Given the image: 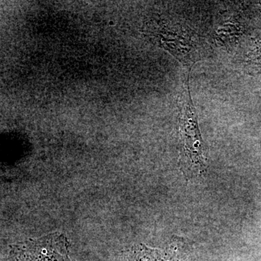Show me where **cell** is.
<instances>
[{
  "instance_id": "cell-1",
  "label": "cell",
  "mask_w": 261,
  "mask_h": 261,
  "mask_svg": "<svg viewBox=\"0 0 261 261\" xmlns=\"http://www.w3.org/2000/svg\"><path fill=\"white\" fill-rule=\"evenodd\" d=\"M182 108L179 120L181 142V165L187 174L198 176L205 172L207 152L201 137L197 114L190 93L189 80L182 93Z\"/></svg>"
},
{
  "instance_id": "cell-2",
  "label": "cell",
  "mask_w": 261,
  "mask_h": 261,
  "mask_svg": "<svg viewBox=\"0 0 261 261\" xmlns=\"http://www.w3.org/2000/svg\"><path fill=\"white\" fill-rule=\"evenodd\" d=\"M70 243L64 233H49L37 240H28L14 245L11 261H68Z\"/></svg>"
},
{
  "instance_id": "cell-3",
  "label": "cell",
  "mask_w": 261,
  "mask_h": 261,
  "mask_svg": "<svg viewBox=\"0 0 261 261\" xmlns=\"http://www.w3.org/2000/svg\"><path fill=\"white\" fill-rule=\"evenodd\" d=\"M146 33L185 65H192L201 58L197 44L181 29L150 22Z\"/></svg>"
},
{
  "instance_id": "cell-4",
  "label": "cell",
  "mask_w": 261,
  "mask_h": 261,
  "mask_svg": "<svg viewBox=\"0 0 261 261\" xmlns=\"http://www.w3.org/2000/svg\"><path fill=\"white\" fill-rule=\"evenodd\" d=\"M158 252L145 247H137L125 255L123 261H156Z\"/></svg>"
},
{
  "instance_id": "cell-5",
  "label": "cell",
  "mask_w": 261,
  "mask_h": 261,
  "mask_svg": "<svg viewBox=\"0 0 261 261\" xmlns=\"http://www.w3.org/2000/svg\"><path fill=\"white\" fill-rule=\"evenodd\" d=\"M166 260H164L163 261H184L183 260H178V258L177 257H168V258H166ZM156 261H163L162 260V255H161V254L158 253V257H157V260Z\"/></svg>"
},
{
  "instance_id": "cell-6",
  "label": "cell",
  "mask_w": 261,
  "mask_h": 261,
  "mask_svg": "<svg viewBox=\"0 0 261 261\" xmlns=\"http://www.w3.org/2000/svg\"><path fill=\"white\" fill-rule=\"evenodd\" d=\"M255 55H256L255 58H256V59L257 58V59L260 60L261 61V43L259 44L258 47H257V51L255 53Z\"/></svg>"
},
{
  "instance_id": "cell-7",
  "label": "cell",
  "mask_w": 261,
  "mask_h": 261,
  "mask_svg": "<svg viewBox=\"0 0 261 261\" xmlns=\"http://www.w3.org/2000/svg\"><path fill=\"white\" fill-rule=\"evenodd\" d=\"M68 261H74V260H71V259L70 258L69 260H68Z\"/></svg>"
}]
</instances>
